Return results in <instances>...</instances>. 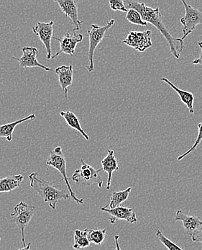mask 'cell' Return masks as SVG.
I'll list each match as a JSON object with an SVG mask.
<instances>
[{"label":"cell","mask_w":202,"mask_h":250,"mask_svg":"<svg viewBox=\"0 0 202 250\" xmlns=\"http://www.w3.org/2000/svg\"><path fill=\"white\" fill-rule=\"evenodd\" d=\"M123 1H124L125 7L128 10L133 9V10L139 12L143 21L151 24L161 32V34L164 36L165 40L168 42L171 54H173L175 58L179 59L180 57V54L176 50V43H175L176 39H174L171 36V33L165 27V24L163 22L162 15L160 13L159 8L158 7L156 9H153L152 7L146 6L145 3H140L137 1L124 0Z\"/></svg>","instance_id":"cell-1"},{"label":"cell","mask_w":202,"mask_h":250,"mask_svg":"<svg viewBox=\"0 0 202 250\" xmlns=\"http://www.w3.org/2000/svg\"><path fill=\"white\" fill-rule=\"evenodd\" d=\"M28 180L32 188L34 189L43 201L54 210L56 208L58 202L61 200L69 199L71 197L68 192L57 188L54 183L39 177L37 172L31 173L28 176Z\"/></svg>","instance_id":"cell-2"},{"label":"cell","mask_w":202,"mask_h":250,"mask_svg":"<svg viewBox=\"0 0 202 250\" xmlns=\"http://www.w3.org/2000/svg\"><path fill=\"white\" fill-rule=\"evenodd\" d=\"M185 8V15L180 20V22L183 25V36L181 39H176V42H180L181 47L179 50L180 54L184 48V41L190 34L197 28V25L202 23V13L197 9L194 8L192 6L186 3V1H182Z\"/></svg>","instance_id":"cell-3"},{"label":"cell","mask_w":202,"mask_h":250,"mask_svg":"<svg viewBox=\"0 0 202 250\" xmlns=\"http://www.w3.org/2000/svg\"><path fill=\"white\" fill-rule=\"evenodd\" d=\"M46 165L48 166L52 167L58 171L62 176L65 183H66V187L69 191V195L71 198L75 201L77 204H84V199L78 198L76 194L72 190L71 187L70 183H69V179L67 176V172H66V160L63 154L62 148L61 146L54 148L52 151L50 153L49 157L47 160Z\"/></svg>","instance_id":"cell-4"},{"label":"cell","mask_w":202,"mask_h":250,"mask_svg":"<svg viewBox=\"0 0 202 250\" xmlns=\"http://www.w3.org/2000/svg\"><path fill=\"white\" fill-rule=\"evenodd\" d=\"M114 22H115V21L114 19H111L104 26H99V25L93 24L90 26V29L87 30L89 40H90L88 51L89 65L87 66L89 72H93L94 70L93 55H94V51L96 47L103 40L107 31L114 25Z\"/></svg>","instance_id":"cell-5"},{"label":"cell","mask_w":202,"mask_h":250,"mask_svg":"<svg viewBox=\"0 0 202 250\" xmlns=\"http://www.w3.org/2000/svg\"><path fill=\"white\" fill-rule=\"evenodd\" d=\"M36 208V206L30 205L25 202H20L15 206L14 210L10 215L12 221L16 223L20 231L24 248L27 246L25 244V230L34 216Z\"/></svg>","instance_id":"cell-6"},{"label":"cell","mask_w":202,"mask_h":250,"mask_svg":"<svg viewBox=\"0 0 202 250\" xmlns=\"http://www.w3.org/2000/svg\"><path fill=\"white\" fill-rule=\"evenodd\" d=\"M81 169L75 171L74 173L72 175V180L75 183H81L86 186L96 184L99 188H101L103 185V180L100 175L102 169H94L91 165L86 163L82 159L81 160Z\"/></svg>","instance_id":"cell-7"},{"label":"cell","mask_w":202,"mask_h":250,"mask_svg":"<svg viewBox=\"0 0 202 250\" xmlns=\"http://www.w3.org/2000/svg\"><path fill=\"white\" fill-rule=\"evenodd\" d=\"M152 31H131L128 37L123 40V43L135 48V50L143 52L153 45L151 41Z\"/></svg>","instance_id":"cell-8"},{"label":"cell","mask_w":202,"mask_h":250,"mask_svg":"<svg viewBox=\"0 0 202 250\" xmlns=\"http://www.w3.org/2000/svg\"><path fill=\"white\" fill-rule=\"evenodd\" d=\"M54 24V21H50L48 22H37L36 25L32 28L33 33L40 39V42H42L46 48L47 59H51L52 57L51 39H53Z\"/></svg>","instance_id":"cell-9"},{"label":"cell","mask_w":202,"mask_h":250,"mask_svg":"<svg viewBox=\"0 0 202 250\" xmlns=\"http://www.w3.org/2000/svg\"><path fill=\"white\" fill-rule=\"evenodd\" d=\"M22 56L19 58L13 57L12 58L19 62L20 67L28 69V68L40 67L48 72H53L54 69L47 67L46 66L41 64L37 61V56L40 54L38 50L36 47L25 46L22 48Z\"/></svg>","instance_id":"cell-10"},{"label":"cell","mask_w":202,"mask_h":250,"mask_svg":"<svg viewBox=\"0 0 202 250\" xmlns=\"http://www.w3.org/2000/svg\"><path fill=\"white\" fill-rule=\"evenodd\" d=\"M55 40L58 41L60 43V51L55 53L52 56L51 59H55L61 54H67L69 56H73L76 54V48L78 43H81L84 39L82 34H70L66 33L63 37L53 38Z\"/></svg>","instance_id":"cell-11"},{"label":"cell","mask_w":202,"mask_h":250,"mask_svg":"<svg viewBox=\"0 0 202 250\" xmlns=\"http://www.w3.org/2000/svg\"><path fill=\"white\" fill-rule=\"evenodd\" d=\"M102 211L108 212L111 215L108 218L111 224H115L116 221L120 220L126 221L129 224H135L138 222L136 213L134 211L133 208H131L124 207V206H119L115 208H108L106 206L100 208Z\"/></svg>","instance_id":"cell-12"},{"label":"cell","mask_w":202,"mask_h":250,"mask_svg":"<svg viewBox=\"0 0 202 250\" xmlns=\"http://www.w3.org/2000/svg\"><path fill=\"white\" fill-rule=\"evenodd\" d=\"M59 5L60 9L66 17L72 20L73 33L81 29L83 21L78 18L77 1L74 0H55Z\"/></svg>","instance_id":"cell-13"},{"label":"cell","mask_w":202,"mask_h":250,"mask_svg":"<svg viewBox=\"0 0 202 250\" xmlns=\"http://www.w3.org/2000/svg\"><path fill=\"white\" fill-rule=\"evenodd\" d=\"M174 220L182 221L185 232L191 236L202 227V221L200 216H188L182 210L176 211Z\"/></svg>","instance_id":"cell-14"},{"label":"cell","mask_w":202,"mask_h":250,"mask_svg":"<svg viewBox=\"0 0 202 250\" xmlns=\"http://www.w3.org/2000/svg\"><path fill=\"white\" fill-rule=\"evenodd\" d=\"M54 72L58 75L60 86L64 92L65 98L67 99L68 93H69L68 88L73 84V66L72 65H69V66L63 65V66L55 69Z\"/></svg>","instance_id":"cell-15"},{"label":"cell","mask_w":202,"mask_h":250,"mask_svg":"<svg viewBox=\"0 0 202 250\" xmlns=\"http://www.w3.org/2000/svg\"><path fill=\"white\" fill-rule=\"evenodd\" d=\"M102 166V171L108 174V183H107V190H110L111 188V178L114 171L119 169L118 162L116 160L114 152L113 150H108V155L101 162Z\"/></svg>","instance_id":"cell-16"},{"label":"cell","mask_w":202,"mask_h":250,"mask_svg":"<svg viewBox=\"0 0 202 250\" xmlns=\"http://www.w3.org/2000/svg\"><path fill=\"white\" fill-rule=\"evenodd\" d=\"M161 81L166 83V84H168L172 89H174V90L176 91V92H177L179 98H181V101L186 104L187 108L189 110V113H191V114H194V94H193L192 92H187V91L182 90V89H179V87L175 86L171 82H170L168 79L161 78Z\"/></svg>","instance_id":"cell-17"},{"label":"cell","mask_w":202,"mask_h":250,"mask_svg":"<svg viewBox=\"0 0 202 250\" xmlns=\"http://www.w3.org/2000/svg\"><path fill=\"white\" fill-rule=\"evenodd\" d=\"M36 115L31 114L27 116L26 118H22V119L18 120L15 122L0 125V138H4L8 142H11L13 140V133H14L15 128H16L17 125H19L21 123L25 122L30 120L36 119Z\"/></svg>","instance_id":"cell-18"},{"label":"cell","mask_w":202,"mask_h":250,"mask_svg":"<svg viewBox=\"0 0 202 250\" xmlns=\"http://www.w3.org/2000/svg\"><path fill=\"white\" fill-rule=\"evenodd\" d=\"M24 177L21 175H11L0 179V192L13 191L20 187Z\"/></svg>","instance_id":"cell-19"},{"label":"cell","mask_w":202,"mask_h":250,"mask_svg":"<svg viewBox=\"0 0 202 250\" xmlns=\"http://www.w3.org/2000/svg\"><path fill=\"white\" fill-rule=\"evenodd\" d=\"M60 116L65 120L66 124L71 128H73V129L76 130L78 132L81 133L86 140H90V136L84 131L82 127H81V124H80L79 119L73 112L70 111L69 110H66V111H62L60 113Z\"/></svg>","instance_id":"cell-20"},{"label":"cell","mask_w":202,"mask_h":250,"mask_svg":"<svg viewBox=\"0 0 202 250\" xmlns=\"http://www.w3.org/2000/svg\"><path fill=\"white\" fill-rule=\"evenodd\" d=\"M131 190H132V188H128L126 190H123V191L113 192L110 197V204L106 206V207L110 209L119 207L128 199Z\"/></svg>","instance_id":"cell-21"},{"label":"cell","mask_w":202,"mask_h":250,"mask_svg":"<svg viewBox=\"0 0 202 250\" xmlns=\"http://www.w3.org/2000/svg\"><path fill=\"white\" fill-rule=\"evenodd\" d=\"M87 238L90 243L96 245H102L105 239L106 234V229H84Z\"/></svg>","instance_id":"cell-22"},{"label":"cell","mask_w":202,"mask_h":250,"mask_svg":"<svg viewBox=\"0 0 202 250\" xmlns=\"http://www.w3.org/2000/svg\"><path fill=\"white\" fill-rule=\"evenodd\" d=\"M74 244L73 248L75 250H81L88 248L90 245V242L87 238L85 231H80L76 229L74 231Z\"/></svg>","instance_id":"cell-23"},{"label":"cell","mask_w":202,"mask_h":250,"mask_svg":"<svg viewBox=\"0 0 202 250\" xmlns=\"http://www.w3.org/2000/svg\"><path fill=\"white\" fill-rule=\"evenodd\" d=\"M126 19L131 23L135 25H140V26H147V22L143 21L141 15L139 12L133 9H129L127 13Z\"/></svg>","instance_id":"cell-24"},{"label":"cell","mask_w":202,"mask_h":250,"mask_svg":"<svg viewBox=\"0 0 202 250\" xmlns=\"http://www.w3.org/2000/svg\"><path fill=\"white\" fill-rule=\"evenodd\" d=\"M157 239L168 250H184L180 247L178 246L174 242L170 240L166 236H164L161 230H157L156 233Z\"/></svg>","instance_id":"cell-25"},{"label":"cell","mask_w":202,"mask_h":250,"mask_svg":"<svg viewBox=\"0 0 202 250\" xmlns=\"http://www.w3.org/2000/svg\"><path fill=\"white\" fill-rule=\"evenodd\" d=\"M197 126H198L199 133L198 136H197V139H196L195 142H194V145H192V146H191V147L189 149L186 151V152H185L184 154H182V156H179V157H178V161H181V160H183V159L186 156L188 155V154H189L190 153L192 152V151H194V150L196 149V148L198 146V145L201 143L202 140V123H200V124H197Z\"/></svg>","instance_id":"cell-26"},{"label":"cell","mask_w":202,"mask_h":250,"mask_svg":"<svg viewBox=\"0 0 202 250\" xmlns=\"http://www.w3.org/2000/svg\"><path fill=\"white\" fill-rule=\"evenodd\" d=\"M110 8L113 11L127 12L128 10L125 7L124 1L123 0H110Z\"/></svg>","instance_id":"cell-27"},{"label":"cell","mask_w":202,"mask_h":250,"mask_svg":"<svg viewBox=\"0 0 202 250\" xmlns=\"http://www.w3.org/2000/svg\"><path fill=\"white\" fill-rule=\"evenodd\" d=\"M191 239L193 242H200L202 245V227L191 236Z\"/></svg>","instance_id":"cell-28"},{"label":"cell","mask_w":202,"mask_h":250,"mask_svg":"<svg viewBox=\"0 0 202 250\" xmlns=\"http://www.w3.org/2000/svg\"><path fill=\"white\" fill-rule=\"evenodd\" d=\"M198 45L200 46L201 51H200V57L199 58L194 59L192 62L193 64L202 65V42H198Z\"/></svg>","instance_id":"cell-29"},{"label":"cell","mask_w":202,"mask_h":250,"mask_svg":"<svg viewBox=\"0 0 202 250\" xmlns=\"http://www.w3.org/2000/svg\"><path fill=\"white\" fill-rule=\"evenodd\" d=\"M119 238H120L119 235L114 236V242H115L116 245V248L114 250H121L120 245H119Z\"/></svg>","instance_id":"cell-30"},{"label":"cell","mask_w":202,"mask_h":250,"mask_svg":"<svg viewBox=\"0 0 202 250\" xmlns=\"http://www.w3.org/2000/svg\"><path fill=\"white\" fill-rule=\"evenodd\" d=\"M31 243L30 242L29 244H28V245H27L26 247H25V248H21V249L18 250H31Z\"/></svg>","instance_id":"cell-31"},{"label":"cell","mask_w":202,"mask_h":250,"mask_svg":"<svg viewBox=\"0 0 202 250\" xmlns=\"http://www.w3.org/2000/svg\"><path fill=\"white\" fill-rule=\"evenodd\" d=\"M0 240H1V237H0Z\"/></svg>","instance_id":"cell-32"}]
</instances>
